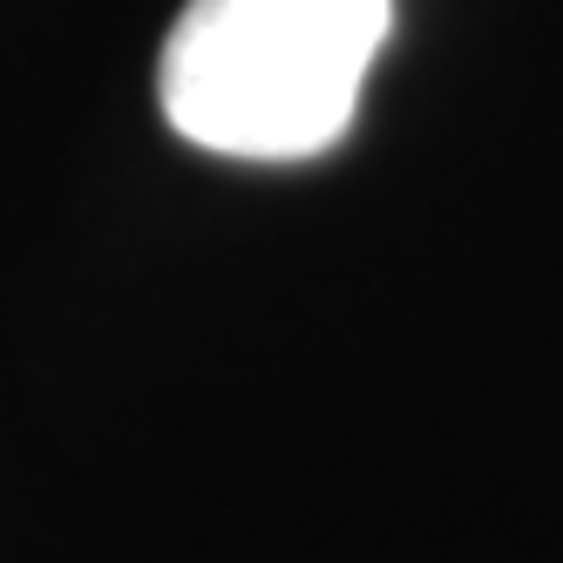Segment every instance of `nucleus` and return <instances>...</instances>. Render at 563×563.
Returning a JSON list of instances; mask_svg holds the SVG:
<instances>
[{"mask_svg": "<svg viewBox=\"0 0 563 563\" xmlns=\"http://www.w3.org/2000/svg\"><path fill=\"white\" fill-rule=\"evenodd\" d=\"M394 0H190L156 96L170 130L238 164H299L353 130Z\"/></svg>", "mask_w": 563, "mask_h": 563, "instance_id": "nucleus-1", "label": "nucleus"}]
</instances>
